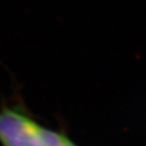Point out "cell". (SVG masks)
Here are the masks:
<instances>
[{
  "label": "cell",
  "instance_id": "6da1fadb",
  "mask_svg": "<svg viewBox=\"0 0 146 146\" xmlns=\"http://www.w3.org/2000/svg\"><path fill=\"white\" fill-rule=\"evenodd\" d=\"M1 146H79L63 130L43 125L21 102L0 107Z\"/></svg>",
  "mask_w": 146,
  "mask_h": 146
}]
</instances>
